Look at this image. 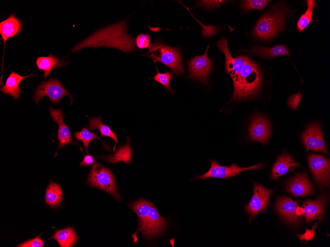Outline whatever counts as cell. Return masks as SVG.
I'll return each instance as SVG.
<instances>
[{
    "instance_id": "8d00e7d4",
    "label": "cell",
    "mask_w": 330,
    "mask_h": 247,
    "mask_svg": "<svg viewBox=\"0 0 330 247\" xmlns=\"http://www.w3.org/2000/svg\"><path fill=\"white\" fill-rule=\"evenodd\" d=\"M94 159L92 155L90 154L86 155L84 156L82 161L81 162L80 166H84L93 164Z\"/></svg>"
},
{
    "instance_id": "7a4b0ae2",
    "label": "cell",
    "mask_w": 330,
    "mask_h": 247,
    "mask_svg": "<svg viewBox=\"0 0 330 247\" xmlns=\"http://www.w3.org/2000/svg\"><path fill=\"white\" fill-rule=\"evenodd\" d=\"M124 21L102 28L91 35L71 49L76 52L85 47H107L120 49L125 53L136 50L133 38L126 34Z\"/></svg>"
},
{
    "instance_id": "7402d4cb",
    "label": "cell",
    "mask_w": 330,
    "mask_h": 247,
    "mask_svg": "<svg viewBox=\"0 0 330 247\" xmlns=\"http://www.w3.org/2000/svg\"><path fill=\"white\" fill-rule=\"evenodd\" d=\"M126 137L127 139L126 143L123 146H120L115 153L111 155L100 157V158L108 163L113 164H117L120 161L129 164L131 160L132 150L130 146V138L127 136Z\"/></svg>"
},
{
    "instance_id": "277c9868",
    "label": "cell",
    "mask_w": 330,
    "mask_h": 247,
    "mask_svg": "<svg viewBox=\"0 0 330 247\" xmlns=\"http://www.w3.org/2000/svg\"><path fill=\"white\" fill-rule=\"evenodd\" d=\"M154 62H159L168 67L176 75L185 73L179 50L157 41L150 45L146 54Z\"/></svg>"
},
{
    "instance_id": "ffe728a7",
    "label": "cell",
    "mask_w": 330,
    "mask_h": 247,
    "mask_svg": "<svg viewBox=\"0 0 330 247\" xmlns=\"http://www.w3.org/2000/svg\"><path fill=\"white\" fill-rule=\"evenodd\" d=\"M33 74L21 76L14 71H12L6 79L5 84L0 88V91L4 95L10 94L15 100L20 97L21 91L20 82L24 78L33 76Z\"/></svg>"
},
{
    "instance_id": "52a82bcc",
    "label": "cell",
    "mask_w": 330,
    "mask_h": 247,
    "mask_svg": "<svg viewBox=\"0 0 330 247\" xmlns=\"http://www.w3.org/2000/svg\"><path fill=\"white\" fill-rule=\"evenodd\" d=\"M68 96L73 99L69 92L64 88L61 82L57 79L50 78L47 81H43L37 88L34 93V101L38 105L39 101L45 96H48L50 101L56 104L64 96Z\"/></svg>"
},
{
    "instance_id": "7c38bea8",
    "label": "cell",
    "mask_w": 330,
    "mask_h": 247,
    "mask_svg": "<svg viewBox=\"0 0 330 247\" xmlns=\"http://www.w3.org/2000/svg\"><path fill=\"white\" fill-rule=\"evenodd\" d=\"M248 133L250 141H258L265 144L271 134L269 121L264 115H255L251 119L248 126Z\"/></svg>"
},
{
    "instance_id": "2e32d148",
    "label": "cell",
    "mask_w": 330,
    "mask_h": 247,
    "mask_svg": "<svg viewBox=\"0 0 330 247\" xmlns=\"http://www.w3.org/2000/svg\"><path fill=\"white\" fill-rule=\"evenodd\" d=\"M326 199V195L323 194L314 201L307 200L304 203L302 208L306 223L315 219L320 220L323 219Z\"/></svg>"
},
{
    "instance_id": "484cf974",
    "label": "cell",
    "mask_w": 330,
    "mask_h": 247,
    "mask_svg": "<svg viewBox=\"0 0 330 247\" xmlns=\"http://www.w3.org/2000/svg\"><path fill=\"white\" fill-rule=\"evenodd\" d=\"M62 197V190L60 186L51 182L46 190L45 203L51 208L55 207L60 204Z\"/></svg>"
},
{
    "instance_id": "ac0fdd59",
    "label": "cell",
    "mask_w": 330,
    "mask_h": 247,
    "mask_svg": "<svg viewBox=\"0 0 330 247\" xmlns=\"http://www.w3.org/2000/svg\"><path fill=\"white\" fill-rule=\"evenodd\" d=\"M299 165L296 163L291 156L283 153L279 156L271 170V179L276 180L279 176L293 171Z\"/></svg>"
},
{
    "instance_id": "d6a6232c",
    "label": "cell",
    "mask_w": 330,
    "mask_h": 247,
    "mask_svg": "<svg viewBox=\"0 0 330 247\" xmlns=\"http://www.w3.org/2000/svg\"><path fill=\"white\" fill-rule=\"evenodd\" d=\"M41 235L36 238L25 241L17 247H42L45 241H42L40 238Z\"/></svg>"
},
{
    "instance_id": "4dcf8cb0",
    "label": "cell",
    "mask_w": 330,
    "mask_h": 247,
    "mask_svg": "<svg viewBox=\"0 0 330 247\" xmlns=\"http://www.w3.org/2000/svg\"><path fill=\"white\" fill-rule=\"evenodd\" d=\"M157 68V74L152 77L155 81L161 83L167 90L172 94V90L170 86V81L173 77L170 71L161 73Z\"/></svg>"
},
{
    "instance_id": "d590c367",
    "label": "cell",
    "mask_w": 330,
    "mask_h": 247,
    "mask_svg": "<svg viewBox=\"0 0 330 247\" xmlns=\"http://www.w3.org/2000/svg\"><path fill=\"white\" fill-rule=\"evenodd\" d=\"M225 0H201L200 3L207 9H211L218 6Z\"/></svg>"
},
{
    "instance_id": "4fadbf2b",
    "label": "cell",
    "mask_w": 330,
    "mask_h": 247,
    "mask_svg": "<svg viewBox=\"0 0 330 247\" xmlns=\"http://www.w3.org/2000/svg\"><path fill=\"white\" fill-rule=\"evenodd\" d=\"M167 225V220L160 215L154 205L151 202L143 235L148 238L160 236L165 231Z\"/></svg>"
},
{
    "instance_id": "6da1fadb",
    "label": "cell",
    "mask_w": 330,
    "mask_h": 247,
    "mask_svg": "<svg viewBox=\"0 0 330 247\" xmlns=\"http://www.w3.org/2000/svg\"><path fill=\"white\" fill-rule=\"evenodd\" d=\"M216 46L225 56L226 71L233 81L234 91L231 101L255 97L262 83L261 73L257 65L246 56L232 57L228 49V39L225 37L218 41Z\"/></svg>"
},
{
    "instance_id": "9a60e30c",
    "label": "cell",
    "mask_w": 330,
    "mask_h": 247,
    "mask_svg": "<svg viewBox=\"0 0 330 247\" xmlns=\"http://www.w3.org/2000/svg\"><path fill=\"white\" fill-rule=\"evenodd\" d=\"M297 206L296 201H292L289 197L283 196L278 199L276 210L286 222L291 224H296L300 220V217L297 216L295 213Z\"/></svg>"
},
{
    "instance_id": "836d02e7",
    "label": "cell",
    "mask_w": 330,
    "mask_h": 247,
    "mask_svg": "<svg viewBox=\"0 0 330 247\" xmlns=\"http://www.w3.org/2000/svg\"><path fill=\"white\" fill-rule=\"evenodd\" d=\"M302 96L303 95L299 91L296 94L290 95L287 101L288 105L289 108L293 110H297Z\"/></svg>"
},
{
    "instance_id": "e575fe53",
    "label": "cell",
    "mask_w": 330,
    "mask_h": 247,
    "mask_svg": "<svg viewBox=\"0 0 330 247\" xmlns=\"http://www.w3.org/2000/svg\"><path fill=\"white\" fill-rule=\"evenodd\" d=\"M317 227V223H316L312 227L311 230L306 229L305 232L303 234L298 235L299 239L302 241H308L312 240L315 236V229Z\"/></svg>"
},
{
    "instance_id": "1f68e13d",
    "label": "cell",
    "mask_w": 330,
    "mask_h": 247,
    "mask_svg": "<svg viewBox=\"0 0 330 247\" xmlns=\"http://www.w3.org/2000/svg\"><path fill=\"white\" fill-rule=\"evenodd\" d=\"M135 43L139 49L147 48L150 45V37L147 34H139L135 39Z\"/></svg>"
},
{
    "instance_id": "3957f363",
    "label": "cell",
    "mask_w": 330,
    "mask_h": 247,
    "mask_svg": "<svg viewBox=\"0 0 330 247\" xmlns=\"http://www.w3.org/2000/svg\"><path fill=\"white\" fill-rule=\"evenodd\" d=\"M287 9L284 4L276 5L257 21L253 35L257 38L268 40L284 28Z\"/></svg>"
},
{
    "instance_id": "8fae6325",
    "label": "cell",
    "mask_w": 330,
    "mask_h": 247,
    "mask_svg": "<svg viewBox=\"0 0 330 247\" xmlns=\"http://www.w3.org/2000/svg\"><path fill=\"white\" fill-rule=\"evenodd\" d=\"M303 142L307 150L328 154L320 125L315 122L310 125L302 136Z\"/></svg>"
},
{
    "instance_id": "e0dca14e",
    "label": "cell",
    "mask_w": 330,
    "mask_h": 247,
    "mask_svg": "<svg viewBox=\"0 0 330 247\" xmlns=\"http://www.w3.org/2000/svg\"><path fill=\"white\" fill-rule=\"evenodd\" d=\"M49 112L52 119L58 125L57 139L59 141L58 149L67 144L74 143L71 137L68 126L64 123L62 111L60 109H55L49 107Z\"/></svg>"
},
{
    "instance_id": "d4e9b609",
    "label": "cell",
    "mask_w": 330,
    "mask_h": 247,
    "mask_svg": "<svg viewBox=\"0 0 330 247\" xmlns=\"http://www.w3.org/2000/svg\"><path fill=\"white\" fill-rule=\"evenodd\" d=\"M36 64L39 70L44 71L43 76L45 79L49 76L51 70L55 68H58L63 66L62 62L56 56L50 54L47 57L41 56L37 58Z\"/></svg>"
},
{
    "instance_id": "603a6c76",
    "label": "cell",
    "mask_w": 330,
    "mask_h": 247,
    "mask_svg": "<svg viewBox=\"0 0 330 247\" xmlns=\"http://www.w3.org/2000/svg\"><path fill=\"white\" fill-rule=\"evenodd\" d=\"M252 55L264 58H273L280 55L289 56V51L285 45H277L272 47L256 46L251 49Z\"/></svg>"
},
{
    "instance_id": "30bf717a",
    "label": "cell",
    "mask_w": 330,
    "mask_h": 247,
    "mask_svg": "<svg viewBox=\"0 0 330 247\" xmlns=\"http://www.w3.org/2000/svg\"><path fill=\"white\" fill-rule=\"evenodd\" d=\"M209 45L205 53L201 56H197L188 62L189 77L207 83L208 75L212 70V63L207 56Z\"/></svg>"
},
{
    "instance_id": "d6986e66",
    "label": "cell",
    "mask_w": 330,
    "mask_h": 247,
    "mask_svg": "<svg viewBox=\"0 0 330 247\" xmlns=\"http://www.w3.org/2000/svg\"><path fill=\"white\" fill-rule=\"evenodd\" d=\"M22 28L20 21L15 14L10 15L6 19L0 23V34L4 41V48L6 40L18 35Z\"/></svg>"
},
{
    "instance_id": "74e56055",
    "label": "cell",
    "mask_w": 330,
    "mask_h": 247,
    "mask_svg": "<svg viewBox=\"0 0 330 247\" xmlns=\"http://www.w3.org/2000/svg\"><path fill=\"white\" fill-rule=\"evenodd\" d=\"M295 213L297 216L300 217L301 216L303 215V208L302 207H299L297 206L295 209Z\"/></svg>"
},
{
    "instance_id": "cb8c5ba5",
    "label": "cell",
    "mask_w": 330,
    "mask_h": 247,
    "mask_svg": "<svg viewBox=\"0 0 330 247\" xmlns=\"http://www.w3.org/2000/svg\"><path fill=\"white\" fill-rule=\"evenodd\" d=\"M51 239L55 240L60 247H71L79 240L73 227L57 230Z\"/></svg>"
},
{
    "instance_id": "44dd1931",
    "label": "cell",
    "mask_w": 330,
    "mask_h": 247,
    "mask_svg": "<svg viewBox=\"0 0 330 247\" xmlns=\"http://www.w3.org/2000/svg\"><path fill=\"white\" fill-rule=\"evenodd\" d=\"M151 202L140 199L130 205L131 208L136 212L138 218V227L132 235L133 237L137 232H143L148 216Z\"/></svg>"
},
{
    "instance_id": "4316f807",
    "label": "cell",
    "mask_w": 330,
    "mask_h": 247,
    "mask_svg": "<svg viewBox=\"0 0 330 247\" xmlns=\"http://www.w3.org/2000/svg\"><path fill=\"white\" fill-rule=\"evenodd\" d=\"M89 127L90 130H93L95 129L99 130L101 137H108L112 138L115 141V145L113 147V151L115 149L116 144L118 143L117 136L112 131L111 128L104 124L101 120V116L97 117H92L89 119Z\"/></svg>"
},
{
    "instance_id": "ba28073f",
    "label": "cell",
    "mask_w": 330,
    "mask_h": 247,
    "mask_svg": "<svg viewBox=\"0 0 330 247\" xmlns=\"http://www.w3.org/2000/svg\"><path fill=\"white\" fill-rule=\"evenodd\" d=\"M309 168L317 184L321 187L330 185V162L322 155L311 153L308 157Z\"/></svg>"
},
{
    "instance_id": "9c48e42d",
    "label": "cell",
    "mask_w": 330,
    "mask_h": 247,
    "mask_svg": "<svg viewBox=\"0 0 330 247\" xmlns=\"http://www.w3.org/2000/svg\"><path fill=\"white\" fill-rule=\"evenodd\" d=\"M253 194L245 207L246 211L250 215V222L257 214L265 210L269 204V201L272 190L256 182L253 183Z\"/></svg>"
},
{
    "instance_id": "83f0119b",
    "label": "cell",
    "mask_w": 330,
    "mask_h": 247,
    "mask_svg": "<svg viewBox=\"0 0 330 247\" xmlns=\"http://www.w3.org/2000/svg\"><path fill=\"white\" fill-rule=\"evenodd\" d=\"M307 8L305 12L303 14L297 22V28L299 32L303 31L312 21L313 10L316 6L313 0H307Z\"/></svg>"
},
{
    "instance_id": "8992f818",
    "label": "cell",
    "mask_w": 330,
    "mask_h": 247,
    "mask_svg": "<svg viewBox=\"0 0 330 247\" xmlns=\"http://www.w3.org/2000/svg\"><path fill=\"white\" fill-rule=\"evenodd\" d=\"M210 162L211 166L208 171L203 175L197 176L196 179L205 180L208 177L228 178L237 176L243 171L259 169L263 167L262 163L248 167H241L235 163H233L229 166H221L214 159H210Z\"/></svg>"
},
{
    "instance_id": "5b68a950",
    "label": "cell",
    "mask_w": 330,
    "mask_h": 247,
    "mask_svg": "<svg viewBox=\"0 0 330 247\" xmlns=\"http://www.w3.org/2000/svg\"><path fill=\"white\" fill-rule=\"evenodd\" d=\"M86 182L90 186L105 191L121 202L114 175L110 169L99 163L92 164Z\"/></svg>"
},
{
    "instance_id": "f1b7e54d",
    "label": "cell",
    "mask_w": 330,
    "mask_h": 247,
    "mask_svg": "<svg viewBox=\"0 0 330 247\" xmlns=\"http://www.w3.org/2000/svg\"><path fill=\"white\" fill-rule=\"evenodd\" d=\"M74 136L77 140L82 141L87 153V148L90 141L95 139L100 140L95 133L90 132L86 128H83L81 131L76 132Z\"/></svg>"
},
{
    "instance_id": "5bb4252c",
    "label": "cell",
    "mask_w": 330,
    "mask_h": 247,
    "mask_svg": "<svg viewBox=\"0 0 330 247\" xmlns=\"http://www.w3.org/2000/svg\"><path fill=\"white\" fill-rule=\"evenodd\" d=\"M287 190L295 197H305L314 192V189L305 172L292 177L287 185Z\"/></svg>"
},
{
    "instance_id": "f546056e",
    "label": "cell",
    "mask_w": 330,
    "mask_h": 247,
    "mask_svg": "<svg viewBox=\"0 0 330 247\" xmlns=\"http://www.w3.org/2000/svg\"><path fill=\"white\" fill-rule=\"evenodd\" d=\"M269 1V0H245L242 1L241 8L245 13L250 10H261Z\"/></svg>"
}]
</instances>
